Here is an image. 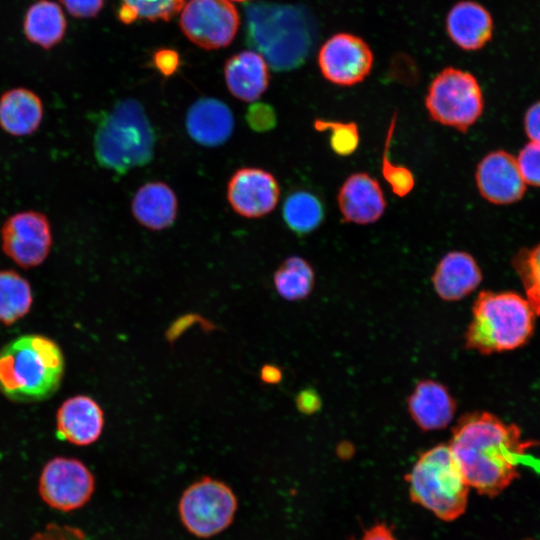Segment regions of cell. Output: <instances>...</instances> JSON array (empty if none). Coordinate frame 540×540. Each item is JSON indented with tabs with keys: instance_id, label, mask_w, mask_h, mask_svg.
I'll use <instances>...</instances> for the list:
<instances>
[{
	"instance_id": "cell-36",
	"label": "cell",
	"mask_w": 540,
	"mask_h": 540,
	"mask_svg": "<svg viewBox=\"0 0 540 540\" xmlns=\"http://www.w3.org/2000/svg\"><path fill=\"white\" fill-rule=\"evenodd\" d=\"M524 127L530 141L540 143V101L532 104L526 111Z\"/></svg>"
},
{
	"instance_id": "cell-18",
	"label": "cell",
	"mask_w": 540,
	"mask_h": 540,
	"mask_svg": "<svg viewBox=\"0 0 540 540\" xmlns=\"http://www.w3.org/2000/svg\"><path fill=\"white\" fill-rule=\"evenodd\" d=\"M185 126L189 136L199 145L217 147L231 137L234 117L224 102L212 97H203L189 107Z\"/></svg>"
},
{
	"instance_id": "cell-6",
	"label": "cell",
	"mask_w": 540,
	"mask_h": 540,
	"mask_svg": "<svg viewBox=\"0 0 540 540\" xmlns=\"http://www.w3.org/2000/svg\"><path fill=\"white\" fill-rule=\"evenodd\" d=\"M411 500L443 521H453L466 510L469 485L448 444L424 453L407 473Z\"/></svg>"
},
{
	"instance_id": "cell-8",
	"label": "cell",
	"mask_w": 540,
	"mask_h": 540,
	"mask_svg": "<svg viewBox=\"0 0 540 540\" xmlns=\"http://www.w3.org/2000/svg\"><path fill=\"white\" fill-rule=\"evenodd\" d=\"M238 500L225 482L205 476L190 484L178 502V514L185 529L198 538H211L233 522Z\"/></svg>"
},
{
	"instance_id": "cell-15",
	"label": "cell",
	"mask_w": 540,
	"mask_h": 540,
	"mask_svg": "<svg viewBox=\"0 0 540 540\" xmlns=\"http://www.w3.org/2000/svg\"><path fill=\"white\" fill-rule=\"evenodd\" d=\"M343 220L357 225L377 222L386 210V199L379 182L365 172L349 175L337 194Z\"/></svg>"
},
{
	"instance_id": "cell-38",
	"label": "cell",
	"mask_w": 540,
	"mask_h": 540,
	"mask_svg": "<svg viewBox=\"0 0 540 540\" xmlns=\"http://www.w3.org/2000/svg\"><path fill=\"white\" fill-rule=\"evenodd\" d=\"M282 378V372L279 367L266 364L260 370V379L266 384H277Z\"/></svg>"
},
{
	"instance_id": "cell-4",
	"label": "cell",
	"mask_w": 540,
	"mask_h": 540,
	"mask_svg": "<svg viewBox=\"0 0 540 540\" xmlns=\"http://www.w3.org/2000/svg\"><path fill=\"white\" fill-rule=\"evenodd\" d=\"M155 133L137 100L118 101L97 122L94 153L98 164L118 175L150 163L154 156Z\"/></svg>"
},
{
	"instance_id": "cell-32",
	"label": "cell",
	"mask_w": 540,
	"mask_h": 540,
	"mask_svg": "<svg viewBox=\"0 0 540 540\" xmlns=\"http://www.w3.org/2000/svg\"><path fill=\"white\" fill-rule=\"evenodd\" d=\"M516 160L525 183L540 186V143L530 141Z\"/></svg>"
},
{
	"instance_id": "cell-27",
	"label": "cell",
	"mask_w": 540,
	"mask_h": 540,
	"mask_svg": "<svg viewBox=\"0 0 540 540\" xmlns=\"http://www.w3.org/2000/svg\"><path fill=\"white\" fill-rule=\"evenodd\" d=\"M315 282V274L310 263L300 256L287 257L275 270L274 287L283 299L302 300L310 295Z\"/></svg>"
},
{
	"instance_id": "cell-11",
	"label": "cell",
	"mask_w": 540,
	"mask_h": 540,
	"mask_svg": "<svg viewBox=\"0 0 540 540\" xmlns=\"http://www.w3.org/2000/svg\"><path fill=\"white\" fill-rule=\"evenodd\" d=\"M184 34L205 49L227 46L234 38L239 16L228 0H190L182 10Z\"/></svg>"
},
{
	"instance_id": "cell-35",
	"label": "cell",
	"mask_w": 540,
	"mask_h": 540,
	"mask_svg": "<svg viewBox=\"0 0 540 540\" xmlns=\"http://www.w3.org/2000/svg\"><path fill=\"white\" fill-rule=\"evenodd\" d=\"M68 12L79 18L95 16L103 6V0H61Z\"/></svg>"
},
{
	"instance_id": "cell-2",
	"label": "cell",
	"mask_w": 540,
	"mask_h": 540,
	"mask_svg": "<svg viewBox=\"0 0 540 540\" xmlns=\"http://www.w3.org/2000/svg\"><path fill=\"white\" fill-rule=\"evenodd\" d=\"M64 373L63 351L48 336L23 334L0 349V393L9 401L27 404L50 399Z\"/></svg>"
},
{
	"instance_id": "cell-7",
	"label": "cell",
	"mask_w": 540,
	"mask_h": 540,
	"mask_svg": "<svg viewBox=\"0 0 540 540\" xmlns=\"http://www.w3.org/2000/svg\"><path fill=\"white\" fill-rule=\"evenodd\" d=\"M425 108L433 121L466 133L483 113V92L472 73L446 67L430 82Z\"/></svg>"
},
{
	"instance_id": "cell-17",
	"label": "cell",
	"mask_w": 540,
	"mask_h": 540,
	"mask_svg": "<svg viewBox=\"0 0 540 540\" xmlns=\"http://www.w3.org/2000/svg\"><path fill=\"white\" fill-rule=\"evenodd\" d=\"M446 32L450 40L464 51H477L493 38L494 20L490 11L473 0L455 3L447 13Z\"/></svg>"
},
{
	"instance_id": "cell-21",
	"label": "cell",
	"mask_w": 540,
	"mask_h": 540,
	"mask_svg": "<svg viewBox=\"0 0 540 540\" xmlns=\"http://www.w3.org/2000/svg\"><path fill=\"white\" fill-rule=\"evenodd\" d=\"M136 221L153 231L173 225L178 211V200L173 189L164 182H148L138 188L131 201Z\"/></svg>"
},
{
	"instance_id": "cell-37",
	"label": "cell",
	"mask_w": 540,
	"mask_h": 540,
	"mask_svg": "<svg viewBox=\"0 0 540 540\" xmlns=\"http://www.w3.org/2000/svg\"><path fill=\"white\" fill-rule=\"evenodd\" d=\"M360 540H398L392 530L384 523H378L368 529Z\"/></svg>"
},
{
	"instance_id": "cell-39",
	"label": "cell",
	"mask_w": 540,
	"mask_h": 540,
	"mask_svg": "<svg viewBox=\"0 0 540 540\" xmlns=\"http://www.w3.org/2000/svg\"><path fill=\"white\" fill-rule=\"evenodd\" d=\"M231 1H239V2H241V1H246V0H231Z\"/></svg>"
},
{
	"instance_id": "cell-40",
	"label": "cell",
	"mask_w": 540,
	"mask_h": 540,
	"mask_svg": "<svg viewBox=\"0 0 540 540\" xmlns=\"http://www.w3.org/2000/svg\"><path fill=\"white\" fill-rule=\"evenodd\" d=\"M526 540H531V539H526Z\"/></svg>"
},
{
	"instance_id": "cell-10",
	"label": "cell",
	"mask_w": 540,
	"mask_h": 540,
	"mask_svg": "<svg viewBox=\"0 0 540 540\" xmlns=\"http://www.w3.org/2000/svg\"><path fill=\"white\" fill-rule=\"evenodd\" d=\"M317 63L322 76L338 86H353L371 72L374 55L361 37L340 32L329 37L320 47Z\"/></svg>"
},
{
	"instance_id": "cell-22",
	"label": "cell",
	"mask_w": 540,
	"mask_h": 540,
	"mask_svg": "<svg viewBox=\"0 0 540 540\" xmlns=\"http://www.w3.org/2000/svg\"><path fill=\"white\" fill-rule=\"evenodd\" d=\"M224 74L230 93L245 102L257 100L268 87V65L255 51L234 55L226 63Z\"/></svg>"
},
{
	"instance_id": "cell-3",
	"label": "cell",
	"mask_w": 540,
	"mask_h": 540,
	"mask_svg": "<svg viewBox=\"0 0 540 540\" xmlns=\"http://www.w3.org/2000/svg\"><path fill=\"white\" fill-rule=\"evenodd\" d=\"M247 44L276 71L291 70L305 59L310 30L303 9L267 2L245 6Z\"/></svg>"
},
{
	"instance_id": "cell-20",
	"label": "cell",
	"mask_w": 540,
	"mask_h": 540,
	"mask_svg": "<svg viewBox=\"0 0 540 540\" xmlns=\"http://www.w3.org/2000/svg\"><path fill=\"white\" fill-rule=\"evenodd\" d=\"M408 411L423 431L445 428L453 419L456 403L443 384L426 379L419 381L407 399Z\"/></svg>"
},
{
	"instance_id": "cell-19",
	"label": "cell",
	"mask_w": 540,
	"mask_h": 540,
	"mask_svg": "<svg viewBox=\"0 0 540 540\" xmlns=\"http://www.w3.org/2000/svg\"><path fill=\"white\" fill-rule=\"evenodd\" d=\"M431 280L435 292L441 299L457 301L478 287L482 280V272L471 254L453 250L440 259Z\"/></svg>"
},
{
	"instance_id": "cell-29",
	"label": "cell",
	"mask_w": 540,
	"mask_h": 540,
	"mask_svg": "<svg viewBox=\"0 0 540 540\" xmlns=\"http://www.w3.org/2000/svg\"><path fill=\"white\" fill-rule=\"evenodd\" d=\"M527 300L536 314H540V244L532 249L521 250L513 259Z\"/></svg>"
},
{
	"instance_id": "cell-16",
	"label": "cell",
	"mask_w": 540,
	"mask_h": 540,
	"mask_svg": "<svg viewBox=\"0 0 540 540\" xmlns=\"http://www.w3.org/2000/svg\"><path fill=\"white\" fill-rule=\"evenodd\" d=\"M104 423L102 407L87 395L66 399L56 413L57 436L76 446L96 442L103 432Z\"/></svg>"
},
{
	"instance_id": "cell-12",
	"label": "cell",
	"mask_w": 540,
	"mask_h": 540,
	"mask_svg": "<svg viewBox=\"0 0 540 540\" xmlns=\"http://www.w3.org/2000/svg\"><path fill=\"white\" fill-rule=\"evenodd\" d=\"M2 250L23 268L36 267L47 258L52 231L47 217L36 211L10 216L1 229Z\"/></svg>"
},
{
	"instance_id": "cell-23",
	"label": "cell",
	"mask_w": 540,
	"mask_h": 540,
	"mask_svg": "<svg viewBox=\"0 0 540 540\" xmlns=\"http://www.w3.org/2000/svg\"><path fill=\"white\" fill-rule=\"evenodd\" d=\"M43 117L39 97L24 88L5 92L0 98V126L13 136H26L35 132Z\"/></svg>"
},
{
	"instance_id": "cell-34",
	"label": "cell",
	"mask_w": 540,
	"mask_h": 540,
	"mask_svg": "<svg viewBox=\"0 0 540 540\" xmlns=\"http://www.w3.org/2000/svg\"><path fill=\"white\" fill-rule=\"evenodd\" d=\"M30 540H89L85 533L76 527L49 523L35 533Z\"/></svg>"
},
{
	"instance_id": "cell-5",
	"label": "cell",
	"mask_w": 540,
	"mask_h": 540,
	"mask_svg": "<svg viewBox=\"0 0 540 540\" xmlns=\"http://www.w3.org/2000/svg\"><path fill=\"white\" fill-rule=\"evenodd\" d=\"M535 314L517 293L482 291L472 308L465 346L482 354L520 347L532 334Z\"/></svg>"
},
{
	"instance_id": "cell-28",
	"label": "cell",
	"mask_w": 540,
	"mask_h": 540,
	"mask_svg": "<svg viewBox=\"0 0 540 540\" xmlns=\"http://www.w3.org/2000/svg\"><path fill=\"white\" fill-rule=\"evenodd\" d=\"M184 7V0H122L119 17L125 23L138 18L169 20Z\"/></svg>"
},
{
	"instance_id": "cell-9",
	"label": "cell",
	"mask_w": 540,
	"mask_h": 540,
	"mask_svg": "<svg viewBox=\"0 0 540 540\" xmlns=\"http://www.w3.org/2000/svg\"><path fill=\"white\" fill-rule=\"evenodd\" d=\"M94 490V475L76 458L58 456L50 459L39 477L41 499L49 507L63 512L82 508Z\"/></svg>"
},
{
	"instance_id": "cell-33",
	"label": "cell",
	"mask_w": 540,
	"mask_h": 540,
	"mask_svg": "<svg viewBox=\"0 0 540 540\" xmlns=\"http://www.w3.org/2000/svg\"><path fill=\"white\" fill-rule=\"evenodd\" d=\"M276 120V114L270 105L255 103L247 110L246 121L254 131H269L275 127Z\"/></svg>"
},
{
	"instance_id": "cell-1",
	"label": "cell",
	"mask_w": 540,
	"mask_h": 540,
	"mask_svg": "<svg viewBox=\"0 0 540 540\" xmlns=\"http://www.w3.org/2000/svg\"><path fill=\"white\" fill-rule=\"evenodd\" d=\"M448 445L469 487L494 497L519 477L518 465L536 442L489 412H473L458 420Z\"/></svg>"
},
{
	"instance_id": "cell-24",
	"label": "cell",
	"mask_w": 540,
	"mask_h": 540,
	"mask_svg": "<svg viewBox=\"0 0 540 540\" xmlns=\"http://www.w3.org/2000/svg\"><path fill=\"white\" fill-rule=\"evenodd\" d=\"M66 19L60 6L48 0L34 3L27 11L24 32L33 43L48 49L57 44L65 33Z\"/></svg>"
},
{
	"instance_id": "cell-25",
	"label": "cell",
	"mask_w": 540,
	"mask_h": 540,
	"mask_svg": "<svg viewBox=\"0 0 540 540\" xmlns=\"http://www.w3.org/2000/svg\"><path fill=\"white\" fill-rule=\"evenodd\" d=\"M282 216L287 227L297 235L315 231L325 218V209L320 198L307 190L290 193L283 205Z\"/></svg>"
},
{
	"instance_id": "cell-13",
	"label": "cell",
	"mask_w": 540,
	"mask_h": 540,
	"mask_svg": "<svg viewBox=\"0 0 540 540\" xmlns=\"http://www.w3.org/2000/svg\"><path fill=\"white\" fill-rule=\"evenodd\" d=\"M227 200L240 216L261 218L275 209L280 196L277 179L258 167L236 170L227 183Z\"/></svg>"
},
{
	"instance_id": "cell-26",
	"label": "cell",
	"mask_w": 540,
	"mask_h": 540,
	"mask_svg": "<svg viewBox=\"0 0 540 540\" xmlns=\"http://www.w3.org/2000/svg\"><path fill=\"white\" fill-rule=\"evenodd\" d=\"M33 304L30 283L13 270L0 271V323L10 326L25 317Z\"/></svg>"
},
{
	"instance_id": "cell-14",
	"label": "cell",
	"mask_w": 540,
	"mask_h": 540,
	"mask_svg": "<svg viewBox=\"0 0 540 540\" xmlns=\"http://www.w3.org/2000/svg\"><path fill=\"white\" fill-rule=\"evenodd\" d=\"M475 180L480 195L499 205L519 200L526 187L516 158L502 150L490 152L480 160Z\"/></svg>"
},
{
	"instance_id": "cell-30",
	"label": "cell",
	"mask_w": 540,
	"mask_h": 540,
	"mask_svg": "<svg viewBox=\"0 0 540 540\" xmlns=\"http://www.w3.org/2000/svg\"><path fill=\"white\" fill-rule=\"evenodd\" d=\"M313 126L320 132L329 131L330 147L339 156H349L359 146V130L354 122L316 119Z\"/></svg>"
},
{
	"instance_id": "cell-31",
	"label": "cell",
	"mask_w": 540,
	"mask_h": 540,
	"mask_svg": "<svg viewBox=\"0 0 540 540\" xmlns=\"http://www.w3.org/2000/svg\"><path fill=\"white\" fill-rule=\"evenodd\" d=\"M395 123L396 117L394 116L385 142L386 147L382 157L381 173L392 192L398 197H405L413 190L415 178L408 167L396 164L388 157V147L392 139Z\"/></svg>"
}]
</instances>
